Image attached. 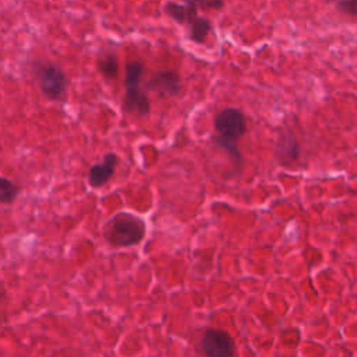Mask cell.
<instances>
[{"label": "cell", "mask_w": 357, "mask_h": 357, "mask_svg": "<svg viewBox=\"0 0 357 357\" xmlns=\"http://www.w3.org/2000/svg\"><path fill=\"white\" fill-rule=\"evenodd\" d=\"M142 73L144 66L141 63L132 61L126 67V93L123 98V110L138 116H146L151 110L149 98L139 89Z\"/></svg>", "instance_id": "cell-2"}, {"label": "cell", "mask_w": 357, "mask_h": 357, "mask_svg": "<svg viewBox=\"0 0 357 357\" xmlns=\"http://www.w3.org/2000/svg\"><path fill=\"white\" fill-rule=\"evenodd\" d=\"M32 68L45 96L52 100H57L64 96L67 91V77L60 67L52 63L35 61Z\"/></svg>", "instance_id": "cell-3"}, {"label": "cell", "mask_w": 357, "mask_h": 357, "mask_svg": "<svg viewBox=\"0 0 357 357\" xmlns=\"http://www.w3.org/2000/svg\"><path fill=\"white\" fill-rule=\"evenodd\" d=\"M190 25V39L195 43H202L208 33L212 31L211 21L202 17H197Z\"/></svg>", "instance_id": "cell-10"}, {"label": "cell", "mask_w": 357, "mask_h": 357, "mask_svg": "<svg viewBox=\"0 0 357 357\" xmlns=\"http://www.w3.org/2000/svg\"><path fill=\"white\" fill-rule=\"evenodd\" d=\"M117 162H119V159H117L116 153H113V152L106 153L102 163H96L89 169V173H88L89 185L93 188L105 185L113 176Z\"/></svg>", "instance_id": "cell-7"}, {"label": "cell", "mask_w": 357, "mask_h": 357, "mask_svg": "<svg viewBox=\"0 0 357 357\" xmlns=\"http://www.w3.org/2000/svg\"><path fill=\"white\" fill-rule=\"evenodd\" d=\"M276 155H278V160L282 165H289L298 160L300 145L291 131H286L279 135L278 144H276Z\"/></svg>", "instance_id": "cell-8"}, {"label": "cell", "mask_w": 357, "mask_h": 357, "mask_svg": "<svg viewBox=\"0 0 357 357\" xmlns=\"http://www.w3.org/2000/svg\"><path fill=\"white\" fill-rule=\"evenodd\" d=\"M215 128L218 137L238 141L247 131V120L241 110L236 107H226L215 117Z\"/></svg>", "instance_id": "cell-4"}, {"label": "cell", "mask_w": 357, "mask_h": 357, "mask_svg": "<svg viewBox=\"0 0 357 357\" xmlns=\"http://www.w3.org/2000/svg\"><path fill=\"white\" fill-rule=\"evenodd\" d=\"M145 234L144 222L128 212H120L112 218L105 229L106 240L113 245H132Z\"/></svg>", "instance_id": "cell-1"}, {"label": "cell", "mask_w": 357, "mask_h": 357, "mask_svg": "<svg viewBox=\"0 0 357 357\" xmlns=\"http://www.w3.org/2000/svg\"><path fill=\"white\" fill-rule=\"evenodd\" d=\"M332 1H335V0H332ZM336 1H343V0H336Z\"/></svg>", "instance_id": "cell-15"}, {"label": "cell", "mask_w": 357, "mask_h": 357, "mask_svg": "<svg viewBox=\"0 0 357 357\" xmlns=\"http://www.w3.org/2000/svg\"><path fill=\"white\" fill-rule=\"evenodd\" d=\"M197 7L191 4H178L174 1H167L165 4V13L178 24H191L197 17Z\"/></svg>", "instance_id": "cell-9"}, {"label": "cell", "mask_w": 357, "mask_h": 357, "mask_svg": "<svg viewBox=\"0 0 357 357\" xmlns=\"http://www.w3.org/2000/svg\"><path fill=\"white\" fill-rule=\"evenodd\" d=\"M148 88L158 91L163 96H176L181 89V79L174 70L158 71L148 82Z\"/></svg>", "instance_id": "cell-6"}, {"label": "cell", "mask_w": 357, "mask_h": 357, "mask_svg": "<svg viewBox=\"0 0 357 357\" xmlns=\"http://www.w3.org/2000/svg\"><path fill=\"white\" fill-rule=\"evenodd\" d=\"M98 70L109 79H114L119 75V63L113 54H106L98 59Z\"/></svg>", "instance_id": "cell-11"}, {"label": "cell", "mask_w": 357, "mask_h": 357, "mask_svg": "<svg viewBox=\"0 0 357 357\" xmlns=\"http://www.w3.org/2000/svg\"><path fill=\"white\" fill-rule=\"evenodd\" d=\"M185 4H191L204 8H213V10H220L225 4V0H183Z\"/></svg>", "instance_id": "cell-14"}, {"label": "cell", "mask_w": 357, "mask_h": 357, "mask_svg": "<svg viewBox=\"0 0 357 357\" xmlns=\"http://www.w3.org/2000/svg\"><path fill=\"white\" fill-rule=\"evenodd\" d=\"M201 347L208 357H231L234 351V344L230 336L222 331H208L205 332Z\"/></svg>", "instance_id": "cell-5"}, {"label": "cell", "mask_w": 357, "mask_h": 357, "mask_svg": "<svg viewBox=\"0 0 357 357\" xmlns=\"http://www.w3.org/2000/svg\"><path fill=\"white\" fill-rule=\"evenodd\" d=\"M18 191L20 188L17 184L4 177H0V204H11L15 199Z\"/></svg>", "instance_id": "cell-12"}, {"label": "cell", "mask_w": 357, "mask_h": 357, "mask_svg": "<svg viewBox=\"0 0 357 357\" xmlns=\"http://www.w3.org/2000/svg\"><path fill=\"white\" fill-rule=\"evenodd\" d=\"M215 142L222 146L223 149H226L233 158H236L238 162L241 160V155L238 152V148H237V141H233V139H226V138H222V137H216L215 138Z\"/></svg>", "instance_id": "cell-13"}]
</instances>
